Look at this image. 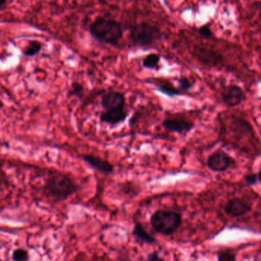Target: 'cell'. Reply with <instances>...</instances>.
I'll use <instances>...</instances> for the list:
<instances>
[{
  "mask_svg": "<svg viewBox=\"0 0 261 261\" xmlns=\"http://www.w3.org/2000/svg\"><path fill=\"white\" fill-rule=\"evenodd\" d=\"M78 190V184L70 176L58 172L49 175L43 185L44 194L56 202L67 200Z\"/></svg>",
  "mask_w": 261,
  "mask_h": 261,
  "instance_id": "1",
  "label": "cell"
},
{
  "mask_svg": "<svg viewBox=\"0 0 261 261\" xmlns=\"http://www.w3.org/2000/svg\"><path fill=\"white\" fill-rule=\"evenodd\" d=\"M90 33L97 41L116 47L122 39L124 32L119 21L111 18L99 17L91 23Z\"/></svg>",
  "mask_w": 261,
  "mask_h": 261,
  "instance_id": "2",
  "label": "cell"
},
{
  "mask_svg": "<svg viewBox=\"0 0 261 261\" xmlns=\"http://www.w3.org/2000/svg\"><path fill=\"white\" fill-rule=\"evenodd\" d=\"M150 225L156 232L165 236L174 234L182 225V216L172 210H158L150 217Z\"/></svg>",
  "mask_w": 261,
  "mask_h": 261,
  "instance_id": "3",
  "label": "cell"
},
{
  "mask_svg": "<svg viewBox=\"0 0 261 261\" xmlns=\"http://www.w3.org/2000/svg\"><path fill=\"white\" fill-rule=\"evenodd\" d=\"M129 36L134 45L148 47L159 41L162 38V33L156 26L142 22L130 28Z\"/></svg>",
  "mask_w": 261,
  "mask_h": 261,
  "instance_id": "4",
  "label": "cell"
},
{
  "mask_svg": "<svg viewBox=\"0 0 261 261\" xmlns=\"http://www.w3.org/2000/svg\"><path fill=\"white\" fill-rule=\"evenodd\" d=\"M235 160L223 150L213 152L206 161V165L211 171L223 173L235 165Z\"/></svg>",
  "mask_w": 261,
  "mask_h": 261,
  "instance_id": "5",
  "label": "cell"
},
{
  "mask_svg": "<svg viewBox=\"0 0 261 261\" xmlns=\"http://www.w3.org/2000/svg\"><path fill=\"white\" fill-rule=\"evenodd\" d=\"M253 210L251 202L243 198L234 197L225 203L224 211L231 219L243 217L249 214Z\"/></svg>",
  "mask_w": 261,
  "mask_h": 261,
  "instance_id": "6",
  "label": "cell"
},
{
  "mask_svg": "<svg viewBox=\"0 0 261 261\" xmlns=\"http://www.w3.org/2000/svg\"><path fill=\"white\" fill-rule=\"evenodd\" d=\"M246 93L240 86L231 84L224 88L222 93V102L227 107H239L246 100Z\"/></svg>",
  "mask_w": 261,
  "mask_h": 261,
  "instance_id": "7",
  "label": "cell"
},
{
  "mask_svg": "<svg viewBox=\"0 0 261 261\" xmlns=\"http://www.w3.org/2000/svg\"><path fill=\"white\" fill-rule=\"evenodd\" d=\"M162 126L168 132L185 135L194 128L195 123L184 117L167 118L162 121Z\"/></svg>",
  "mask_w": 261,
  "mask_h": 261,
  "instance_id": "8",
  "label": "cell"
},
{
  "mask_svg": "<svg viewBox=\"0 0 261 261\" xmlns=\"http://www.w3.org/2000/svg\"><path fill=\"white\" fill-rule=\"evenodd\" d=\"M194 56L207 67H216L223 62V58L220 54L203 47L195 49Z\"/></svg>",
  "mask_w": 261,
  "mask_h": 261,
  "instance_id": "9",
  "label": "cell"
},
{
  "mask_svg": "<svg viewBox=\"0 0 261 261\" xmlns=\"http://www.w3.org/2000/svg\"><path fill=\"white\" fill-rule=\"evenodd\" d=\"M101 105L104 111L127 107L125 95L117 91L105 92L101 96Z\"/></svg>",
  "mask_w": 261,
  "mask_h": 261,
  "instance_id": "10",
  "label": "cell"
},
{
  "mask_svg": "<svg viewBox=\"0 0 261 261\" xmlns=\"http://www.w3.org/2000/svg\"><path fill=\"white\" fill-rule=\"evenodd\" d=\"M129 110L127 107L113 109L103 112L100 116V121L102 123L110 125H116L125 122L129 116Z\"/></svg>",
  "mask_w": 261,
  "mask_h": 261,
  "instance_id": "11",
  "label": "cell"
},
{
  "mask_svg": "<svg viewBox=\"0 0 261 261\" xmlns=\"http://www.w3.org/2000/svg\"><path fill=\"white\" fill-rule=\"evenodd\" d=\"M82 159L90 167L103 174H113L114 172V166L107 160L103 159L100 156L88 153V154L83 155Z\"/></svg>",
  "mask_w": 261,
  "mask_h": 261,
  "instance_id": "12",
  "label": "cell"
},
{
  "mask_svg": "<svg viewBox=\"0 0 261 261\" xmlns=\"http://www.w3.org/2000/svg\"><path fill=\"white\" fill-rule=\"evenodd\" d=\"M133 237L142 242V243L147 244V245H154L157 242V240L155 239L154 236H152L151 234L148 232L145 229L142 224L140 222H136L133 227Z\"/></svg>",
  "mask_w": 261,
  "mask_h": 261,
  "instance_id": "13",
  "label": "cell"
},
{
  "mask_svg": "<svg viewBox=\"0 0 261 261\" xmlns=\"http://www.w3.org/2000/svg\"><path fill=\"white\" fill-rule=\"evenodd\" d=\"M154 84L157 87L158 91L162 93V94L167 95L170 97H173V96H183L184 93L179 90L177 87H175L172 84H168V83H155L150 82Z\"/></svg>",
  "mask_w": 261,
  "mask_h": 261,
  "instance_id": "14",
  "label": "cell"
},
{
  "mask_svg": "<svg viewBox=\"0 0 261 261\" xmlns=\"http://www.w3.org/2000/svg\"><path fill=\"white\" fill-rule=\"evenodd\" d=\"M161 58L158 54L151 53L147 55L142 61V65L144 68L149 70H159L160 69Z\"/></svg>",
  "mask_w": 261,
  "mask_h": 261,
  "instance_id": "15",
  "label": "cell"
},
{
  "mask_svg": "<svg viewBox=\"0 0 261 261\" xmlns=\"http://www.w3.org/2000/svg\"><path fill=\"white\" fill-rule=\"evenodd\" d=\"M42 43L38 40H32L22 50L23 55L26 57H34L40 53L42 49Z\"/></svg>",
  "mask_w": 261,
  "mask_h": 261,
  "instance_id": "16",
  "label": "cell"
},
{
  "mask_svg": "<svg viewBox=\"0 0 261 261\" xmlns=\"http://www.w3.org/2000/svg\"><path fill=\"white\" fill-rule=\"evenodd\" d=\"M218 261H237V254L234 250L226 248L218 252Z\"/></svg>",
  "mask_w": 261,
  "mask_h": 261,
  "instance_id": "17",
  "label": "cell"
},
{
  "mask_svg": "<svg viewBox=\"0 0 261 261\" xmlns=\"http://www.w3.org/2000/svg\"><path fill=\"white\" fill-rule=\"evenodd\" d=\"M177 88L183 93L189 91V90L194 87L195 81L189 79V78L187 77V76H181L180 78L177 80Z\"/></svg>",
  "mask_w": 261,
  "mask_h": 261,
  "instance_id": "18",
  "label": "cell"
},
{
  "mask_svg": "<svg viewBox=\"0 0 261 261\" xmlns=\"http://www.w3.org/2000/svg\"><path fill=\"white\" fill-rule=\"evenodd\" d=\"M13 261H28L29 260V253L26 248H16L12 254Z\"/></svg>",
  "mask_w": 261,
  "mask_h": 261,
  "instance_id": "19",
  "label": "cell"
},
{
  "mask_svg": "<svg viewBox=\"0 0 261 261\" xmlns=\"http://www.w3.org/2000/svg\"><path fill=\"white\" fill-rule=\"evenodd\" d=\"M84 87L79 83L75 82L72 84V87L68 91V96H75V97L81 98L84 96Z\"/></svg>",
  "mask_w": 261,
  "mask_h": 261,
  "instance_id": "20",
  "label": "cell"
},
{
  "mask_svg": "<svg viewBox=\"0 0 261 261\" xmlns=\"http://www.w3.org/2000/svg\"><path fill=\"white\" fill-rule=\"evenodd\" d=\"M245 184L248 187H254L260 182V171L259 170L257 173H248L244 177Z\"/></svg>",
  "mask_w": 261,
  "mask_h": 261,
  "instance_id": "21",
  "label": "cell"
},
{
  "mask_svg": "<svg viewBox=\"0 0 261 261\" xmlns=\"http://www.w3.org/2000/svg\"><path fill=\"white\" fill-rule=\"evenodd\" d=\"M198 32H199V34L201 36L206 38V39H210V38L213 37L212 31H211V28L208 24H204V25L201 26Z\"/></svg>",
  "mask_w": 261,
  "mask_h": 261,
  "instance_id": "22",
  "label": "cell"
},
{
  "mask_svg": "<svg viewBox=\"0 0 261 261\" xmlns=\"http://www.w3.org/2000/svg\"><path fill=\"white\" fill-rule=\"evenodd\" d=\"M146 261H165V259L162 258L159 256V253L157 251H153V252L150 253L147 255V260Z\"/></svg>",
  "mask_w": 261,
  "mask_h": 261,
  "instance_id": "23",
  "label": "cell"
},
{
  "mask_svg": "<svg viewBox=\"0 0 261 261\" xmlns=\"http://www.w3.org/2000/svg\"><path fill=\"white\" fill-rule=\"evenodd\" d=\"M4 102H3V101L1 99H0V111H1V110H3V108H4Z\"/></svg>",
  "mask_w": 261,
  "mask_h": 261,
  "instance_id": "24",
  "label": "cell"
},
{
  "mask_svg": "<svg viewBox=\"0 0 261 261\" xmlns=\"http://www.w3.org/2000/svg\"><path fill=\"white\" fill-rule=\"evenodd\" d=\"M6 0H0V8L2 7V6H4L5 4H6Z\"/></svg>",
  "mask_w": 261,
  "mask_h": 261,
  "instance_id": "25",
  "label": "cell"
},
{
  "mask_svg": "<svg viewBox=\"0 0 261 261\" xmlns=\"http://www.w3.org/2000/svg\"><path fill=\"white\" fill-rule=\"evenodd\" d=\"M111 1H121V0H111Z\"/></svg>",
  "mask_w": 261,
  "mask_h": 261,
  "instance_id": "26",
  "label": "cell"
},
{
  "mask_svg": "<svg viewBox=\"0 0 261 261\" xmlns=\"http://www.w3.org/2000/svg\"><path fill=\"white\" fill-rule=\"evenodd\" d=\"M199 1H205V0H199Z\"/></svg>",
  "mask_w": 261,
  "mask_h": 261,
  "instance_id": "27",
  "label": "cell"
}]
</instances>
